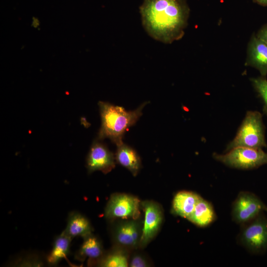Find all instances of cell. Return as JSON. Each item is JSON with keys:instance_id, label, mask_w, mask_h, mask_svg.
Instances as JSON below:
<instances>
[{"instance_id": "1", "label": "cell", "mask_w": 267, "mask_h": 267, "mask_svg": "<svg viewBox=\"0 0 267 267\" xmlns=\"http://www.w3.org/2000/svg\"><path fill=\"white\" fill-rule=\"evenodd\" d=\"M139 12L147 33L156 41L170 44L183 35L189 8L183 0H144Z\"/></svg>"}, {"instance_id": "2", "label": "cell", "mask_w": 267, "mask_h": 267, "mask_svg": "<svg viewBox=\"0 0 267 267\" xmlns=\"http://www.w3.org/2000/svg\"><path fill=\"white\" fill-rule=\"evenodd\" d=\"M147 103L144 102L135 110L128 111L122 107L99 101L101 125L97 139L101 140L107 138L116 145L123 143L125 132L135 124Z\"/></svg>"}, {"instance_id": "3", "label": "cell", "mask_w": 267, "mask_h": 267, "mask_svg": "<svg viewBox=\"0 0 267 267\" xmlns=\"http://www.w3.org/2000/svg\"><path fill=\"white\" fill-rule=\"evenodd\" d=\"M262 148L267 146L262 115L258 111H248L233 139L225 151L236 147Z\"/></svg>"}, {"instance_id": "4", "label": "cell", "mask_w": 267, "mask_h": 267, "mask_svg": "<svg viewBox=\"0 0 267 267\" xmlns=\"http://www.w3.org/2000/svg\"><path fill=\"white\" fill-rule=\"evenodd\" d=\"M213 157L228 167L251 170L267 164V152L262 148L236 147L224 154L214 153Z\"/></svg>"}, {"instance_id": "5", "label": "cell", "mask_w": 267, "mask_h": 267, "mask_svg": "<svg viewBox=\"0 0 267 267\" xmlns=\"http://www.w3.org/2000/svg\"><path fill=\"white\" fill-rule=\"evenodd\" d=\"M141 202L132 195L114 193L110 196L105 209V218L113 221L118 219H138Z\"/></svg>"}, {"instance_id": "6", "label": "cell", "mask_w": 267, "mask_h": 267, "mask_svg": "<svg viewBox=\"0 0 267 267\" xmlns=\"http://www.w3.org/2000/svg\"><path fill=\"white\" fill-rule=\"evenodd\" d=\"M244 225L240 236L242 244L253 253L264 252L267 248V218L264 212Z\"/></svg>"}, {"instance_id": "7", "label": "cell", "mask_w": 267, "mask_h": 267, "mask_svg": "<svg viewBox=\"0 0 267 267\" xmlns=\"http://www.w3.org/2000/svg\"><path fill=\"white\" fill-rule=\"evenodd\" d=\"M142 227L138 219H122L114 223L111 229L114 246L129 251L138 248Z\"/></svg>"}, {"instance_id": "8", "label": "cell", "mask_w": 267, "mask_h": 267, "mask_svg": "<svg viewBox=\"0 0 267 267\" xmlns=\"http://www.w3.org/2000/svg\"><path fill=\"white\" fill-rule=\"evenodd\" d=\"M265 211L267 206L255 194L241 191L233 203L231 215L234 222L244 225Z\"/></svg>"}, {"instance_id": "9", "label": "cell", "mask_w": 267, "mask_h": 267, "mask_svg": "<svg viewBox=\"0 0 267 267\" xmlns=\"http://www.w3.org/2000/svg\"><path fill=\"white\" fill-rule=\"evenodd\" d=\"M144 212L139 248L145 247L156 236L163 221L164 215L161 206L158 203L146 200L141 202Z\"/></svg>"}, {"instance_id": "10", "label": "cell", "mask_w": 267, "mask_h": 267, "mask_svg": "<svg viewBox=\"0 0 267 267\" xmlns=\"http://www.w3.org/2000/svg\"><path fill=\"white\" fill-rule=\"evenodd\" d=\"M115 156L99 140H94L87 157V168L89 173L100 171L106 174L115 167Z\"/></svg>"}, {"instance_id": "11", "label": "cell", "mask_w": 267, "mask_h": 267, "mask_svg": "<svg viewBox=\"0 0 267 267\" xmlns=\"http://www.w3.org/2000/svg\"><path fill=\"white\" fill-rule=\"evenodd\" d=\"M83 239L75 258L80 262H84L87 259L89 265H96L105 253L101 241L92 234Z\"/></svg>"}, {"instance_id": "12", "label": "cell", "mask_w": 267, "mask_h": 267, "mask_svg": "<svg viewBox=\"0 0 267 267\" xmlns=\"http://www.w3.org/2000/svg\"><path fill=\"white\" fill-rule=\"evenodd\" d=\"M247 63L257 69L263 76L267 74V44L254 36L249 45Z\"/></svg>"}, {"instance_id": "13", "label": "cell", "mask_w": 267, "mask_h": 267, "mask_svg": "<svg viewBox=\"0 0 267 267\" xmlns=\"http://www.w3.org/2000/svg\"><path fill=\"white\" fill-rule=\"evenodd\" d=\"M200 197L198 194L192 191L178 192L175 195L173 200L172 208L173 213L187 219L193 212Z\"/></svg>"}, {"instance_id": "14", "label": "cell", "mask_w": 267, "mask_h": 267, "mask_svg": "<svg viewBox=\"0 0 267 267\" xmlns=\"http://www.w3.org/2000/svg\"><path fill=\"white\" fill-rule=\"evenodd\" d=\"M92 227L89 220L78 212L69 215L67 226L63 232L73 239L76 237H85L92 234Z\"/></svg>"}, {"instance_id": "15", "label": "cell", "mask_w": 267, "mask_h": 267, "mask_svg": "<svg viewBox=\"0 0 267 267\" xmlns=\"http://www.w3.org/2000/svg\"><path fill=\"white\" fill-rule=\"evenodd\" d=\"M117 146L115 155L116 162L127 169L133 175L135 176L141 167V160L139 155L134 149L123 142Z\"/></svg>"}, {"instance_id": "16", "label": "cell", "mask_w": 267, "mask_h": 267, "mask_svg": "<svg viewBox=\"0 0 267 267\" xmlns=\"http://www.w3.org/2000/svg\"><path fill=\"white\" fill-rule=\"evenodd\" d=\"M216 218V213L211 204L201 197L187 220L197 226L205 227L213 222Z\"/></svg>"}, {"instance_id": "17", "label": "cell", "mask_w": 267, "mask_h": 267, "mask_svg": "<svg viewBox=\"0 0 267 267\" xmlns=\"http://www.w3.org/2000/svg\"><path fill=\"white\" fill-rule=\"evenodd\" d=\"M72 238L63 231L57 236L53 242L52 248L46 258L50 265H56L69 254Z\"/></svg>"}, {"instance_id": "18", "label": "cell", "mask_w": 267, "mask_h": 267, "mask_svg": "<svg viewBox=\"0 0 267 267\" xmlns=\"http://www.w3.org/2000/svg\"><path fill=\"white\" fill-rule=\"evenodd\" d=\"M129 250L114 246L104 254L96 265L103 267H127L129 266Z\"/></svg>"}, {"instance_id": "19", "label": "cell", "mask_w": 267, "mask_h": 267, "mask_svg": "<svg viewBox=\"0 0 267 267\" xmlns=\"http://www.w3.org/2000/svg\"><path fill=\"white\" fill-rule=\"evenodd\" d=\"M253 86L264 102V111L267 114V80L264 77L251 80Z\"/></svg>"}, {"instance_id": "20", "label": "cell", "mask_w": 267, "mask_h": 267, "mask_svg": "<svg viewBox=\"0 0 267 267\" xmlns=\"http://www.w3.org/2000/svg\"><path fill=\"white\" fill-rule=\"evenodd\" d=\"M150 265L148 259L141 253H134L129 258V266L131 267H147Z\"/></svg>"}, {"instance_id": "21", "label": "cell", "mask_w": 267, "mask_h": 267, "mask_svg": "<svg viewBox=\"0 0 267 267\" xmlns=\"http://www.w3.org/2000/svg\"><path fill=\"white\" fill-rule=\"evenodd\" d=\"M257 37L267 44V26L263 28L259 31Z\"/></svg>"}, {"instance_id": "22", "label": "cell", "mask_w": 267, "mask_h": 267, "mask_svg": "<svg viewBox=\"0 0 267 267\" xmlns=\"http://www.w3.org/2000/svg\"><path fill=\"white\" fill-rule=\"evenodd\" d=\"M254 0L262 5L267 6V0Z\"/></svg>"}]
</instances>
